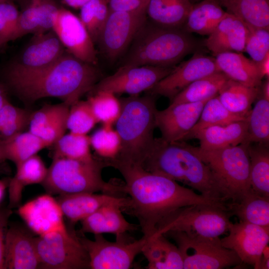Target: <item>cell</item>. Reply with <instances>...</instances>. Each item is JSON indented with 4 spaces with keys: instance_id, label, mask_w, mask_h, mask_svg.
Segmentation results:
<instances>
[{
    "instance_id": "1",
    "label": "cell",
    "mask_w": 269,
    "mask_h": 269,
    "mask_svg": "<svg viewBox=\"0 0 269 269\" xmlns=\"http://www.w3.org/2000/svg\"><path fill=\"white\" fill-rule=\"evenodd\" d=\"M109 164L124 179V192L130 200L129 206L123 211L136 218L143 235L152 236L159 223L181 207L198 204H225L139 166L116 160L109 161Z\"/></svg>"
},
{
    "instance_id": "17",
    "label": "cell",
    "mask_w": 269,
    "mask_h": 269,
    "mask_svg": "<svg viewBox=\"0 0 269 269\" xmlns=\"http://www.w3.org/2000/svg\"><path fill=\"white\" fill-rule=\"evenodd\" d=\"M221 72L215 58L196 53L186 61L175 66L172 71L148 92L149 94L168 98L170 101L194 81Z\"/></svg>"
},
{
    "instance_id": "47",
    "label": "cell",
    "mask_w": 269,
    "mask_h": 269,
    "mask_svg": "<svg viewBox=\"0 0 269 269\" xmlns=\"http://www.w3.org/2000/svg\"><path fill=\"white\" fill-rule=\"evenodd\" d=\"M69 108V105L64 103L61 110L48 122L37 135L49 146L65 134Z\"/></svg>"
},
{
    "instance_id": "46",
    "label": "cell",
    "mask_w": 269,
    "mask_h": 269,
    "mask_svg": "<svg viewBox=\"0 0 269 269\" xmlns=\"http://www.w3.org/2000/svg\"><path fill=\"white\" fill-rule=\"evenodd\" d=\"M40 14V0H30L26 7L19 12L12 41L29 33L34 34L38 26Z\"/></svg>"
},
{
    "instance_id": "31",
    "label": "cell",
    "mask_w": 269,
    "mask_h": 269,
    "mask_svg": "<svg viewBox=\"0 0 269 269\" xmlns=\"http://www.w3.org/2000/svg\"><path fill=\"white\" fill-rule=\"evenodd\" d=\"M49 146L43 139L30 132H22L4 139H0V156L17 166L23 161Z\"/></svg>"
},
{
    "instance_id": "15",
    "label": "cell",
    "mask_w": 269,
    "mask_h": 269,
    "mask_svg": "<svg viewBox=\"0 0 269 269\" xmlns=\"http://www.w3.org/2000/svg\"><path fill=\"white\" fill-rule=\"evenodd\" d=\"M222 246L234 251L243 263L260 269L263 252L269 242V226L239 222L230 224Z\"/></svg>"
},
{
    "instance_id": "4",
    "label": "cell",
    "mask_w": 269,
    "mask_h": 269,
    "mask_svg": "<svg viewBox=\"0 0 269 269\" xmlns=\"http://www.w3.org/2000/svg\"><path fill=\"white\" fill-rule=\"evenodd\" d=\"M198 46L190 33L159 26L147 18L124 54L120 67H173Z\"/></svg>"
},
{
    "instance_id": "2",
    "label": "cell",
    "mask_w": 269,
    "mask_h": 269,
    "mask_svg": "<svg viewBox=\"0 0 269 269\" xmlns=\"http://www.w3.org/2000/svg\"><path fill=\"white\" fill-rule=\"evenodd\" d=\"M102 78L97 65L83 61L66 50L44 69L20 74L5 73L7 85L22 99L31 102L55 97L70 107L90 92Z\"/></svg>"
},
{
    "instance_id": "44",
    "label": "cell",
    "mask_w": 269,
    "mask_h": 269,
    "mask_svg": "<svg viewBox=\"0 0 269 269\" xmlns=\"http://www.w3.org/2000/svg\"><path fill=\"white\" fill-rule=\"evenodd\" d=\"M244 51L255 62L261 61L269 53V29L248 28Z\"/></svg>"
},
{
    "instance_id": "7",
    "label": "cell",
    "mask_w": 269,
    "mask_h": 269,
    "mask_svg": "<svg viewBox=\"0 0 269 269\" xmlns=\"http://www.w3.org/2000/svg\"><path fill=\"white\" fill-rule=\"evenodd\" d=\"M231 216L226 204L186 206L163 218L152 236L178 231L193 237L219 238L228 231Z\"/></svg>"
},
{
    "instance_id": "35",
    "label": "cell",
    "mask_w": 269,
    "mask_h": 269,
    "mask_svg": "<svg viewBox=\"0 0 269 269\" xmlns=\"http://www.w3.org/2000/svg\"><path fill=\"white\" fill-rule=\"evenodd\" d=\"M229 79L222 72L200 78L178 93L170 104L196 103L208 100L218 95L221 88Z\"/></svg>"
},
{
    "instance_id": "50",
    "label": "cell",
    "mask_w": 269,
    "mask_h": 269,
    "mask_svg": "<svg viewBox=\"0 0 269 269\" xmlns=\"http://www.w3.org/2000/svg\"><path fill=\"white\" fill-rule=\"evenodd\" d=\"M149 0H108L110 10L133 11L146 7Z\"/></svg>"
},
{
    "instance_id": "38",
    "label": "cell",
    "mask_w": 269,
    "mask_h": 269,
    "mask_svg": "<svg viewBox=\"0 0 269 269\" xmlns=\"http://www.w3.org/2000/svg\"><path fill=\"white\" fill-rule=\"evenodd\" d=\"M53 158H63L82 161L95 158L90 150V136L70 132L64 134L54 144Z\"/></svg>"
},
{
    "instance_id": "19",
    "label": "cell",
    "mask_w": 269,
    "mask_h": 269,
    "mask_svg": "<svg viewBox=\"0 0 269 269\" xmlns=\"http://www.w3.org/2000/svg\"><path fill=\"white\" fill-rule=\"evenodd\" d=\"M207 100L170 104L163 110H157L155 125L161 132V137L168 142L184 141L198 120Z\"/></svg>"
},
{
    "instance_id": "27",
    "label": "cell",
    "mask_w": 269,
    "mask_h": 269,
    "mask_svg": "<svg viewBox=\"0 0 269 269\" xmlns=\"http://www.w3.org/2000/svg\"><path fill=\"white\" fill-rule=\"evenodd\" d=\"M16 167V172L10 179L8 188L9 204L11 209L20 206L22 192L27 185L42 183L45 179L48 168L42 159L37 154L26 159Z\"/></svg>"
},
{
    "instance_id": "25",
    "label": "cell",
    "mask_w": 269,
    "mask_h": 269,
    "mask_svg": "<svg viewBox=\"0 0 269 269\" xmlns=\"http://www.w3.org/2000/svg\"><path fill=\"white\" fill-rule=\"evenodd\" d=\"M220 71L230 79L246 86L257 87L262 79L257 64L241 52H225L215 56Z\"/></svg>"
},
{
    "instance_id": "51",
    "label": "cell",
    "mask_w": 269,
    "mask_h": 269,
    "mask_svg": "<svg viewBox=\"0 0 269 269\" xmlns=\"http://www.w3.org/2000/svg\"><path fill=\"white\" fill-rule=\"evenodd\" d=\"M262 78H269V53L261 61L256 62Z\"/></svg>"
},
{
    "instance_id": "32",
    "label": "cell",
    "mask_w": 269,
    "mask_h": 269,
    "mask_svg": "<svg viewBox=\"0 0 269 269\" xmlns=\"http://www.w3.org/2000/svg\"><path fill=\"white\" fill-rule=\"evenodd\" d=\"M248 28L269 29V0H214Z\"/></svg>"
},
{
    "instance_id": "57",
    "label": "cell",
    "mask_w": 269,
    "mask_h": 269,
    "mask_svg": "<svg viewBox=\"0 0 269 269\" xmlns=\"http://www.w3.org/2000/svg\"><path fill=\"white\" fill-rule=\"evenodd\" d=\"M3 161H3V160L2 159V158H1V157H0V164L2 162H3Z\"/></svg>"
},
{
    "instance_id": "14",
    "label": "cell",
    "mask_w": 269,
    "mask_h": 269,
    "mask_svg": "<svg viewBox=\"0 0 269 269\" xmlns=\"http://www.w3.org/2000/svg\"><path fill=\"white\" fill-rule=\"evenodd\" d=\"M52 30L68 53L83 61L97 65L95 44L79 17L60 7L53 16Z\"/></svg>"
},
{
    "instance_id": "8",
    "label": "cell",
    "mask_w": 269,
    "mask_h": 269,
    "mask_svg": "<svg viewBox=\"0 0 269 269\" xmlns=\"http://www.w3.org/2000/svg\"><path fill=\"white\" fill-rule=\"evenodd\" d=\"M248 143L205 150L190 144L193 151L206 164L228 193L230 201L239 200L251 189Z\"/></svg>"
},
{
    "instance_id": "40",
    "label": "cell",
    "mask_w": 269,
    "mask_h": 269,
    "mask_svg": "<svg viewBox=\"0 0 269 269\" xmlns=\"http://www.w3.org/2000/svg\"><path fill=\"white\" fill-rule=\"evenodd\" d=\"M79 18L96 44L110 12L108 0H90L80 8Z\"/></svg>"
},
{
    "instance_id": "36",
    "label": "cell",
    "mask_w": 269,
    "mask_h": 269,
    "mask_svg": "<svg viewBox=\"0 0 269 269\" xmlns=\"http://www.w3.org/2000/svg\"><path fill=\"white\" fill-rule=\"evenodd\" d=\"M255 102L247 118V134L244 142L269 144V100L264 98L259 88Z\"/></svg>"
},
{
    "instance_id": "54",
    "label": "cell",
    "mask_w": 269,
    "mask_h": 269,
    "mask_svg": "<svg viewBox=\"0 0 269 269\" xmlns=\"http://www.w3.org/2000/svg\"><path fill=\"white\" fill-rule=\"evenodd\" d=\"M259 89L264 98L269 100V78H266L264 82H262Z\"/></svg>"
},
{
    "instance_id": "28",
    "label": "cell",
    "mask_w": 269,
    "mask_h": 269,
    "mask_svg": "<svg viewBox=\"0 0 269 269\" xmlns=\"http://www.w3.org/2000/svg\"><path fill=\"white\" fill-rule=\"evenodd\" d=\"M141 253L147 260V269H183L182 256L177 246L163 234L151 236Z\"/></svg>"
},
{
    "instance_id": "30",
    "label": "cell",
    "mask_w": 269,
    "mask_h": 269,
    "mask_svg": "<svg viewBox=\"0 0 269 269\" xmlns=\"http://www.w3.org/2000/svg\"><path fill=\"white\" fill-rule=\"evenodd\" d=\"M231 215L239 222L261 226H269V197L261 196L252 189L241 199L226 203Z\"/></svg>"
},
{
    "instance_id": "33",
    "label": "cell",
    "mask_w": 269,
    "mask_h": 269,
    "mask_svg": "<svg viewBox=\"0 0 269 269\" xmlns=\"http://www.w3.org/2000/svg\"><path fill=\"white\" fill-rule=\"evenodd\" d=\"M259 87L246 86L229 79L218 93L223 106L231 113L248 117L257 96Z\"/></svg>"
},
{
    "instance_id": "48",
    "label": "cell",
    "mask_w": 269,
    "mask_h": 269,
    "mask_svg": "<svg viewBox=\"0 0 269 269\" xmlns=\"http://www.w3.org/2000/svg\"><path fill=\"white\" fill-rule=\"evenodd\" d=\"M60 7L55 0H40L39 21L34 34H42L52 30L53 16Z\"/></svg>"
},
{
    "instance_id": "23",
    "label": "cell",
    "mask_w": 269,
    "mask_h": 269,
    "mask_svg": "<svg viewBox=\"0 0 269 269\" xmlns=\"http://www.w3.org/2000/svg\"><path fill=\"white\" fill-rule=\"evenodd\" d=\"M122 212V208L117 205L103 206L80 221V232L94 235L111 233L116 236L136 230L139 225L128 222Z\"/></svg>"
},
{
    "instance_id": "45",
    "label": "cell",
    "mask_w": 269,
    "mask_h": 269,
    "mask_svg": "<svg viewBox=\"0 0 269 269\" xmlns=\"http://www.w3.org/2000/svg\"><path fill=\"white\" fill-rule=\"evenodd\" d=\"M19 11L7 0L0 1V48L12 41Z\"/></svg>"
},
{
    "instance_id": "37",
    "label": "cell",
    "mask_w": 269,
    "mask_h": 269,
    "mask_svg": "<svg viewBox=\"0 0 269 269\" xmlns=\"http://www.w3.org/2000/svg\"><path fill=\"white\" fill-rule=\"evenodd\" d=\"M247 118L230 112L221 103L217 95L207 101L198 120L186 136L184 140L191 139L196 133L208 127L225 125L236 121L246 120Z\"/></svg>"
},
{
    "instance_id": "55",
    "label": "cell",
    "mask_w": 269,
    "mask_h": 269,
    "mask_svg": "<svg viewBox=\"0 0 269 269\" xmlns=\"http://www.w3.org/2000/svg\"><path fill=\"white\" fill-rule=\"evenodd\" d=\"M8 101L6 88L0 83V109Z\"/></svg>"
},
{
    "instance_id": "52",
    "label": "cell",
    "mask_w": 269,
    "mask_h": 269,
    "mask_svg": "<svg viewBox=\"0 0 269 269\" xmlns=\"http://www.w3.org/2000/svg\"><path fill=\"white\" fill-rule=\"evenodd\" d=\"M269 269V248L267 245L264 248L261 261L260 269Z\"/></svg>"
},
{
    "instance_id": "41",
    "label": "cell",
    "mask_w": 269,
    "mask_h": 269,
    "mask_svg": "<svg viewBox=\"0 0 269 269\" xmlns=\"http://www.w3.org/2000/svg\"><path fill=\"white\" fill-rule=\"evenodd\" d=\"M91 146L103 160L109 161L119 155L121 146L120 135L112 126L103 125L90 136Z\"/></svg>"
},
{
    "instance_id": "18",
    "label": "cell",
    "mask_w": 269,
    "mask_h": 269,
    "mask_svg": "<svg viewBox=\"0 0 269 269\" xmlns=\"http://www.w3.org/2000/svg\"><path fill=\"white\" fill-rule=\"evenodd\" d=\"M17 212L29 229L38 236L69 231L57 200L49 194L38 196L20 206Z\"/></svg>"
},
{
    "instance_id": "9",
    "label": "cell",
    "mask_w": 269,
    "mask_h": 269,
    "mask_svg": "<svg viewBox=\"0 0 269 269\" xmlns=\"http://www.w3.org/2000/svg\"><path fill=\"white\" fill-rule=\"evenodd\" d=\"M163 235L176 243L182 256L183 269H223L243 263L234 251L222 246L220 238L193 237L178 231Z\"/></svg>"
},
{
    "instance_id": "24",
    "label": "cell",
    "mask_w": 269,
    "mask_h": 269,
    "mask_svg": "<svg viewBox=\"0 0 269 269\" xmlns=\"http://www.w3.org/2000/svg\"><path fill=\"white\" fill-rule=\"evenodd\" d=\"M247 128V119L225 125H214L198 131L191 139H197L199 141V147L202 149H220L244 142Z\"/></svg>"
},
{
    "instance_id": "58",
    "label": "cell",
    "mask_w": 269,
    "mask_h": 269,
    "mask_svg": "<svg viewBox=\"0 0 269 269\" xmlns=\"http://www.w3.org/2000/svg\"><path fill=\"white\" fill-rule=\"evenodd\" d=\"M3 0H0V1Z\"/></svg>"
},
{
    "instance_id": "34",
    "label": "cell",
    "mask_w": 269,
    "mask_h": 269,
    "mask_svg": "<svg viewBox=\"0 0 269 269\" xmlns=\"http://www.w3.org/2000/svg\"><path fill=\"white\" fill-rule=\"evenodd\" d=\"M248 150L251 188L256 193L269 197V144L248 143Z\"/></svg>"
},
{
    "instance_id": "12",
    "label": "cell",
    "mask_w": 269,
    "mask_h": 269,
    "mask_svg": "<svg viewBox=\"0 0 269 269\" xmlns=\"http://www.w3.org/2000/svg\"><path fill=\"white\" fill-rule=\"evenodd\" d=\"M146 8L133 11L110 10L96 44L107 60L114 62L125 54L147 19Z\"/></svg>"
},
{
    "instance_id": "13",
    "label": "cell",
    "mask_w": 269,
    "mask_h": 269,
    "mask_svg": "<svg viewBox=\"0 0 269 269\" xmlns=\"http://www.w3.org/2000/svg\"><path fill=\"white\" fill-rule=\"evenodd\" d=\"M174 68L148 65L119 67L114 74L102 78L91 91H106L115 95H138L151 89Z\"/></svg>"
},
{
    "instance_id": "3",
    "label": "cell",
    "mask_w": 269,
    "mask_h": 269,
    "mask_svg": "<svg viewBox=\"0 0 269 269\" xmlns=\"http://www.w3.org/2000/svg\"><path fill=\"white\" fill-rule=\"evenodd\" d=\"M139 166L181 182L214 200L224 203L230 200L219 179L184 141L168 142L154 137Z\"/></svg>"
},
{
    "instance_id": "22",
    "label": "cell",
    "mask_w": 269,
    "mask_h": 269,
    "mask_svg": "<svg viewBox=\"0 0 269 269\" xmlns=\"http://www.w3.org/2000/svg\"><path fill=\"white\" fill-rule=\"evenodd\" d=\"M249 32L248 27L240 19L227 12L206 39L205 46L215 56L225 52H242Z\"/></svg>"
},
{
    "instance_id": "10",
    "label": "cell",
    "mask_w": 269,
    "mask_h": 269,
    "mask_svg": "<svg viewBox=\"0 0 269 269\" xmlns=\"http://www.w3.org/2000/svg\"><path fill=\"white\" fill-rule=\"evenodd\" d=\"M125 234L116 236V242L108 241L102 234L95 235L94 240L78 237L88 254L90 269L131 268L135 257L141 253L150 237L143 235L138 240H129Z\"/></svg>"
},
{
    "instance_id": "43",
    "label": "cell",
    "mask_w": 269,
    "mask_h": 269,
    "mask_svg": "<svg viewBox=\"0 0 269 269\" xmlns=\"http://www.w3.org/2000/svg\"><path fill=\"white\" fill-rule=\"evenodd\" d=\"M97 123L87 100H80L70 107L67 119V128L70 132L87 134Z\"/></svg>"
},
{
    "instance_id": "16",
    "label": "cell",
    "mask_w": 269,
    "mask_h": 269,
    "mask_svg": "<svg viewBox=\"0 0 269 269\" xmlns=\"http://www.w3.org/2000/svg\"><path fill=\"white\" fill-rule=\"evenodd\" d=\"M66 51L52 30L33 37L5 73L20 74L44 69L57 61Z\"/></svg>"
},
{
    "instance_id": "21",
    "label": "cell",
    "mask_w": 269,
    "mask_h": 269,
    "mask_svg": "<svg viewBox=\"0 0 269 269\" xmlns=\"http://www.w3.org/2000/svg\"><path fill=\"white\" fill-rule=\"evenodd\" d=\"M34 237L24 228H7L5 240L4 269H40Z\"/></svg>"
},
{
    "instance_id": "20",
    "label": "cell",
    "mask_w": 269,
    "mask_h": 269,
    "mask_svg": "<svg viewBox=\"0 0 269 269\" xmlns=\"http://www.w3.org/2000/svg\"><path fill=\"white\" fill-rule=\"evenodd\" d=\"M56 200L64 216L73 225L80 222L105 205H117L122 208L123 211L130 203L128 196L121 197L91 192L60 195Z\"/></svg>"
},
{
    "instance_id": "42",
    "label": "cell",
    "mask_w": 269,
    "mask_h": 269,
    "mask_svg": "<svg viewBox=\"0 0 269 269\" xmlns=\"http://www.w3.org/2000/svg\"><path fill=\"white\" fill-rule=\"evenodd\" d=\"M30 113L15 107L9 101L0 109V139L23 132L29 124Z\"/></svg>"
},
{
    "instance_id": "56",
    "label": "cell",
    "mask_w": 269,
    "mask_h": 269,
    "mask_svg": "<svg viewBox=\"0 0 269 269\" xmlns=\"http://www.w3.org/2000/svg\"><path fill=\"white\" fill-rule=\"evenodd\" d=\"M9 179H3L0 180V203L2 201L4 197L5 191L8 187Z\"/></svg>"
},
{
    "instance_id": "29",
    "label": "cell",
    "mask_w": 269,
    "mask_h": 269,
    "mask_svg": "<svg viewBox=\"0 0 269 269\" xmlns=\"http://www.w3.org/2000/svg\"><path fill=\"white\" fill-rule=\"evenodd\" d=\"M226 13L216 0H202L193 4L182 29L209 36Z\"/></svg>"
},
{
    "instance_id": "11",
    "label": "cell",
    "mask_w": 269,
    "mask_h": 269,
    "mask_svg": "<svg viewBox=\"0 0 269 269\" xmlns=\"http://www.w3.org/2000/svg\"><path fill=\"white\" fill-rule=\"evenodd\" d=\"M40 269H90L88 254L73 232H55L34 238Z\"/></svg>"
},
{
    "instance_id": "39",
    "label": "cell",
    "mask_w": 269,
    "mask_h": 269,
    "mask_svg": "<svg viewBox=\"0 0 269 269\" xmlns=\"http://www.w3.org/2000/svg\"><path fill=\"white\" fill-rule=\"evenodd\" d=\"M87 101L98 121L103 125L113 126L117 121L121 111L120 99L106 91L92 92Z\"/></svg>"
},
{
    "instance_id": "53",
    "label": "cell",
    "mask_w": 269,
    "mask_h": 269,
    "mask_svg": "<svg viewBox=\"0 0 269 269\" xmlns=\"http://www.w3.org/2000/svg\"><path fill=\"white\" fill-rule=\"evenodd\" d=\"M63 2L69 6L75 8L80 9L83 5L88 2L90 0H63Z\"/></svg>"
},
{
    "instance_id": "5",
    "label": "cell",
    "mask_w": 269,
    "mask_h": 269,
    "mask_svg": "<svg viewBox=\"0 0 269 269\" xmlns=\"http://www.w3.org/2000/svg\"><path fill=\"white\" fill-rule=\"evenodd\" d=\"M120 101L121 111L115 124L121 146L119 155L112 160L139 166L154 139L157 111L154 96H130Z\"/></svg>"
},
{
    "instance_id": "49",
    "label": "cell",
    "mask_w": 269,
    "mask_h": 269,
    "mask_svg": "<svg viewBox=\"0 0 269 269\" xmlns=\"http://www.w3.org/2000/svg\"><path fill=\"white\" fill-rule=\"evenodd\" d=\"M11 213L9 208H0V269H4L5 236L8 219Z\"/></svg>"
},
{
    "instance_id": "6",
    "label": "cell",
    "mask_w": 269,
    "mask_h": 269,
    "mask_svg": "<svg viewBox=\"0 0 269 269\" xmlns=\"http://www.w3.org/2000/svg\"><path fill=\"white\" fill-rule=\"evenodd\" d=\"M108 166V163L103 159L82 161L53 158L41 184L49 194L101 192L113 196H127L124 183L103 180L102 171Z\"/></svg>"
},
{
    "instance_id": "26",
    "label": "cell",
    "mask_w": 269,
    "mask_h": 269,
    "mask_svg": "<svg viewBox=\"0 0 269 269\" xmlns=\"http://www.w3.org/2000/svg\"><path fill=\"white\" fill-rule=\"evenodd\" d=\"M192 5L190 0H149L146 16L159 26L182 29Z\"/></svg>"
}]
</instances>
